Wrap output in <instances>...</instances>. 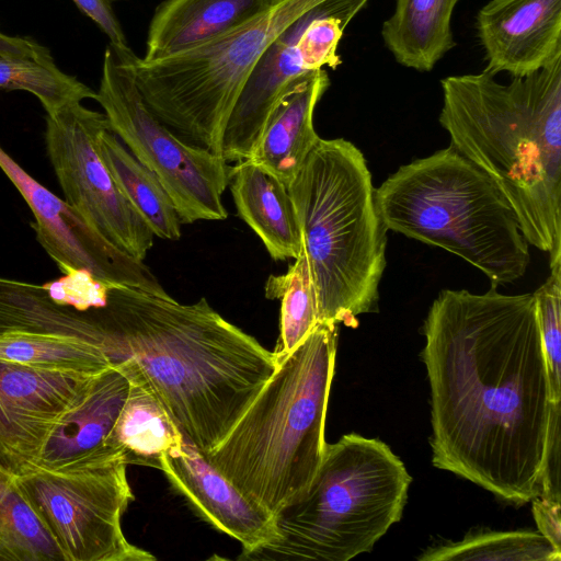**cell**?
<instances>
[{
    "instance_id": "19",
    "label": "cell",
    "mask_w": 561,
    "mask_h": 561,
    "mask_svg": "<svg viewBox=\"0 0 561 561\" xmlns=\"http://www.w3.org/2000/svg\"><path fill=\"white\" fill-rule=\"evenodd\" d=\"M275 0H164L149 24L145 60L169 58L213 42Z\"/></svg>"
},
{
    "instance_id": "7",
    "label": "cell",
    "mask_w": 561,
    "mask_h": 561,
    "mask_svg": "<svg viewBox=\"0 0 561 561\" xmlns=\"http://www.w3.org/2000/svg\"><path fill=\"white\" fill-rule=\"evenodd\" d=\"M412 482L378 438L343 435L325 444L307 491L273 515V535L242 561H348L370 552L398 523Z\"/></svg>"
},
{
    "instance_id": "13",
    "label": "cell",
    "mask_w": 561,
    "mask_h": 561,
    "mask_svg": "<svg viewBox=\"0 0 561 561\" xmlns=\"http://www.w3.org/2000/svg\"><path fill=\"white\" fill-rule=\"evenodd\" d=\"M0 169L32 210L36 239L61 274L87 271L106 284L169 296L144 261L103 238L65 199L32 178L1 146Z\"/></svg>"
},
{
    "instance_id": "11",
    "label": "cell",
    "mask_w": 561,
    "mask_h": 561,
    "mask_svg": "<svg viewBox=\"0 0 561 561\" xmlns=\"http://www.w3.org/2000/svg\"><path fill=\"white\" fill-rule=\"evenodd\" d=\"M106 126L104 113L81 102L46 114L47 156L66 203L116 248L144 261L154 234L123 195L99 154L96 139Z\"/></svg>"
},
{
    "instance_id": "17",
    "label": "cell",
    "mask_w": 561,
    "mask_h": 561,
    "mask_svg": "<svg viewBox=\"0 0 561 561\" xmlns=\"http://www.w3.org/2000/svg\"><path fill=\"white\" fill-rule=\"evenodd\" d=\"M129 388L130 380L117 364L96 374L84 394L51 431L34 468L56 469L123 458L112 447L111 438Z\"/></svg>"
},
{
    "instance_id": "28",
    "label": "cell",
    "mask_w": 561,
    "mask_h": 561,
    "mask_svg": "<svg viewBox=\"0 0 561 561\" xmlns=\"http://www.w3.org/2000/svg\"><path fill=\"white\" fill-rule=\"evenodd\" d=\"M0 90H23L35 95L46 111L59 108L85 99H95L96 92L77 77L65 73L55 61L0 57Z\"/></svg>"
},
{
    "instance_id": "15",
    "label": "cell",
    "mask_w": 561,
    "mask_h": 561,
    "mask_svg": "<svg viewBox=\"0 0 561 561\" xmlns=\"http://www.w3.org/2000/svg\"><path fill=\"white\" fill-rule=\"evenodd\" d=\"M476 28L493 76H527L561 58V0H490Z\"/></svg>"
},
{
    "instance_id": "8",
    "label": "cell",
    "mask_w": 561,
    "mask_h": 561,
    "mask_svg": "<svg viewBox=\"0 0 561 561\" xmlns=\"http://www.w3.org/2000/svg\"><path fill=\"white\" fill-rule=\"evenodd\" d=\"M330 0H275L254 19L195 49L145 60L111 45L153 115L184 144L221 156L233 106L272 43L300 16Z\"/></svg>"
},
{
    "instance_id": "6",
    "label": "cell",
    "mask_w": 561,
    "mask_h": 561,
    "mask_svg": "<svg viewBox=\"0 0 561 561\" xmlns=\"http://www.w3.org/2000/svg\"><path fill=\"white\" fill-rule=\"evenodd\" d=\"M375 204L387 230L458 255L492 285L527 271L529 244L512 206L451 145L401 165L375 190Z\"/></svg>"
},
{
    "instance_id": "3",
    "label": "cell",
    "mask_w": 561,
    "mask_h": 561,
    "mask_svg": "<svg viewBox=\"0 0 561 561\" xmlns=\"http://www.w3.org/2000/svg\"><path fill=\"white\" fill-rule=\"evenodd\" d=\"M440 87L450 145L497 185L528 244L561 262V58L510 83L484 69Z\"/></svg>"
},
{
    "instance_id": "5",
    "label": "cell",
    "mask_w": 561,
    "mask_h": 561,
    "mask_svg": "<svg viewBox=\"0 0 561 561\" xmlns=\"http://www.w3.org/2000/svg\"><path fill=\"white\" fill-rule=\"evenodd\" d=\"M287 190L319 322L356 328L358 316L378 309L387 263V229L376 208L364 154L343 138H320Z\"/></svg>"
},
{
    "instance_id": "14",
    "label": "cell",
    "mask_w": 561,
    "mask_h": 561,
    "mask_svg": "<svg viewBox=\"0 0 561 561\" xmlns=\"http://www.w3.org/2000/svg\"><path fill=\"white\" fill-rule=\"evenodd\" d=\"M95 375L0 360L1 473L15 478L35 467L51 431Z\"/></svg>"
},
{
    "instance_id": "25",
    "label": "cell",
    "mask_w": 561,
    "mask_h": 561,
    "mask_svg": "<svg viewBox=\"0 0 561 561\" xmlns=\"http://www.w3.org/2000/svg\"><path fill=\"white\" fill-rule=\"evenodd\" d=\"M0 360L84 375L99 374L113 365L100 347L85 341L28 332L0 334Z\"/></svg>"
},
{
    "instance_id": "1",
    "label": "cell",
    "mask_w": 561,
    "mask_h": 561,
    "mask_svg": "<svg viewBox=\"0 0 561 561\" xmlns=\"http://www.w3.org/2000/svg\"><path fill=\"white\" fill-rule=\"evenodd\" d=\"M421 333L433 466L507 504L529 503L553 404L534 294L442 290Z\"/></svg>"
},
{
    "instance_id": "9",
    "label": "cell",
    "mask_w": 561,
    "mask_h": 561,
    "mask_svg": "<svg viewBox=\"0 0 561 561\" xmlns=\"http://www.w3.org/2000/svg\"><path fill=\"white\" fill-rule=\"evenodd\" d=\"M122 457L33 468L14 483L61 551L65 561H153L131 545L122 516L134 500Z\"/></svg>"
},
{
    "instance_id": "27",
    "label": "cell",
    "mask_w": 561,
    "mask_h": 561,
    "mask_svg": "<svg viewBox=\"0 0 561 561\" xmlns=\"http://www.w3.org/2000/svg\"><path fill=\"white\" fill-rule=\"evenodd\" d=\"M0 561H65L60 549L18 490L0 472Z\"/></svg>"
},
{
    "instance_id": "29",
    "label": "cell",
    "mask_w": 561,
    "mask_h": 561,
    "mask_svg": "<svg viewBox=\"0 0 561 561\" xmlns=\"http://www.w3.org/2000/svg\"><path fill=\"white\" fill-rule=\"evenodd\" d=\"M550 270L549 277L533 294L551 400L557 403L561 402V262Z\"/></svg>"
},
{
    "instance_id": "26",
    "label": "cell",
    "mask_w": 561,
    "mask_h": 561,
    "mask_svg": "<svg viewBox=\"0 0 561 561\" xmlns=\"http://www.w3.org/2000/svg\"><path fill=\"white\" fill-rule=\"evenodd\" d=\"M265 296L282 301L279 337L273 351L277 363L293 352L319 323L314 286L302 250L286 274L267 279Z\"/></svg>"
},
{
    "instance_id": "31",
    "label": "cell",
    "mask_w": 561,
    "mask_h": 561,
    "mask_svg": "<svg viewBox=\"0 0 561 561\" xmlns=\"http://www.w3.org/2000/svg\"><path fill=\"white\" fill-rule=\"evenodd\" d=\"M78 9L90 18L117 48H127L128 43L113 4L118 0H72Z\"/></svg>"
},
{
    "instance_id": "24",
    "label": "cell",
    "mask_w": 561,
    "mask_h": 561,
    "mask_svg": "<svg viewBox=\"0 0 561 561\" xmlns=\"http://www.w3.org/2000/svg\"><path fill=\"white\" fill-rule=\"evenodd\" d=\"M419 561H560L557 549L538 530L471 529L460 540L430 545Z\"/></svg>"
},
{
    "instance_id": "21",
    "label": "cell",
    "mask_w": 561,
    "mask_h": 561,
    "mask_svg": "<svg viewBox=\"0 0 561 561\" xmlns=\"http://www.w3.org/2000/svg\"><path fill=\"white\" fill-rule=\"evenodd\" d=\"M459 0H396L382 23L385 46L398 64L431 71L455 46L451 18Z\"/></svg>"
},
{
    "instance_id": "10",
    "label": "cell",
    "mask_w": 561,
    "mask_h": 561,
    "mask_svg": "<svg viewBox=\"0 0 561 561\" xmlns=\"http://www.w3.org/2000/svg\"><path fill=\"white\" fill-rule=\"evenodd\" d=\"M95 101L112 131L169 194L182 224L224 220L230 167L217 154L181 141L147 106L127 66L108 44Z\"/></svg>"
},
{
    "instance_id": "12",
    "label": "cell",
    "mask_w": 561,
    "mask_h": 561,
    "mask_svg": "<svg viewBox=\"0 0 561 561\" xmlns=\"http://www.w3.org/2000/svg\"><path fill=\"white\" fill-rule=\"evenodd\" d=\"M368 0H330L300 16L266 49L248 78L227 122L221 157L248 159L287 88L308 72L336 69L337 46L346 25Z\"/></svg>"
},
{
    "instance_id": "18",
    "label": "cell",
    "mask_w": 561,
    "mask_h": 561,
    "mask_svg": "<svg viewBox=\"0 0 561 561\" xmlns=\"http://www.w3.org/2000/svg\"><path fill=\"white\" fill-rule=\"evenodd\" d=\"M329 87L324 68L294 81L272 110L247 160L287 185L320 139L313 113Z\"/></svg>"
},
{
    "instance_id": "22",
    "label": "cell",
    "mask_w": 561,
    "mask_h": 561,
    "mask_svg": "<svg viewBox=\"0 0 561 561\" xmlns=\"http://www.w3.org/2000/svg\"><path fill=\"white\" fill-rule=\"evenodd\" d=\"M96 148L118 188L152 233L161 239L179 240L182 222L169 194L157 176L131 154L110 125L100 131Z\"/></svg>"
},
{
    "instance_id": "30",
    "label": "cell",
    "mask_w": 561,
    "mask_h": 561,
    "mask_svg": "<svg viewBox=\"0 0 561 561\" xmlns=\"http://www.w3.org/2000/svg\"><path fill=\"white\" fill-rule=\"evenodd\" d=\"M561 402L552 404L539 495L561 503Z\"/></svg>"
},
{
    "instance_id": "2",
    "label": "cell",
    "mask_w": 561,
    "mask_h": 561,
    "mask_svg": "<svg viewBox=\"0 0 561 561\" xmlns=\"http://www.w3.org/2000/svg\"><path fill=\"white\" fill-rule=\"evenodd\" d=\"M98 319L110 362L146 389L203 455L224 439L276 368L273 352L206 298L187 305L108 285Z\"/></svg>"
},
{
    "instance_id": "32",
    "label": "cell",
    "mask_w": 561,
    "mask_h": 561,
    "mask_svg": "<svg viewBox=\"0 0 561 561\" xmlns=\"http://www.w3.org/2000/svg\"><path fill=\"white\" fill-rule=\"evenodd\" d=\"M537 530L561 550V503L536 496L530 501Z\"/></svg>"
},
{
    "instance_id": "23",
    "label": "cell",
    "mask_w": 561,
    "mask_h": 561,
    "mask_svg": "<svg viewBox=\"0 0 561 561\" xmlns=\"http://www.w3.org/2000/svg\"><path fill=\"white\" fill-rule=\"evenodd\" d=\"M183 435L160 403L130 381L125 404L114 426L111 445L128 465L160 470L161 458Z\"/></svg>"
},
{
    "instance_id": "20",
    "label": "cell",
    "mask_w": 561,
    "mask_h": 561,
    "mask_svg": "<svg viewBox=\"0 0 561 561\" xmlns=\"http://www.w3.org/2000/svg\"><path fill=\"white\" fill-rule=\"evenodd\" d=\"M229 183L240 218L261 239L271 257L296 259L302 247L287 185L247 159L230 169Z\"/></svg>"
},
{
    "instance_id": "33",
    "label": "cell",
    "mask_w": 561,
    "mask_h": 561,
    "mask_svg": "<svg viewBox=\"0 0 561 561\" xmlns=\"http://www.w3.org/2000/svg\"><path fill=\"white\" fill-rule=\"evenodd\" d=\"M0 57L53 61L50 50L28 36H11L0 31Z\"/></svg>"
},
{
    "instance_id": "4",
    "label": "cell",
    "mask_w": 561,
    "mask_h": 561,
    "mask_svg": "<svg viewBox=\"0 0 561 561\" xmlns=\"http://www.w3.org/2000/svg\"><path fill=\"white\" fill-rule=\"evenodd\" d=\"M339 325L319 322L276 368L205 458L272 516L301 496L325 448Z\"/></svg>"
},
{
    "instance_id": "16",
    "label": "cell",
    "mask_w": 561,
    "mask_h": 561,
    "mask_svg": "<svg viewBox=\"0 0 561 561\" xmlns=\"http://www.w3.org/2000/svg\"><path fill=\"white\" fill-rule=\"evenodd\" d=\"M160 470L208 524L242 545V553L273 535V516L244 497L185 438L167 450Z\"/></svg>"
}]
</instances>
